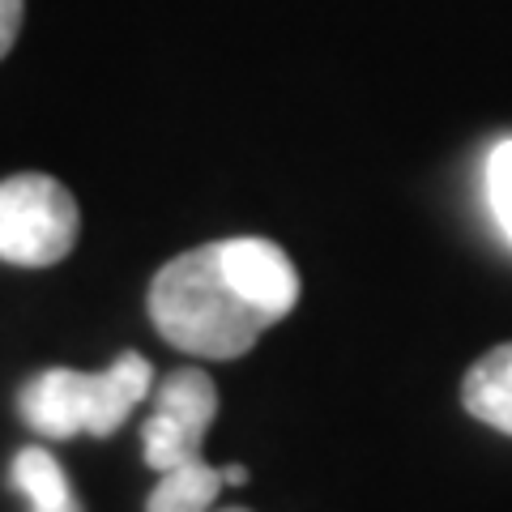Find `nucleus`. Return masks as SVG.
<instances>
[{
	"label": "nucleus",
	"mask_w": 512,
	"mask_h": 512,
	"mask_svg": "<svg viewBox=\"0 0 512 512\" xmlns=\"http://www.w3.org/2000/svg\"><path fill=\"white\" fill-rule=\"evenodd\" d=\"M82 231L73 192L43 171L0 180V261L22 269H47L64 261Z\"/></svg>",
	"instance_id": "obj_3"
},
{
	"label": "nucleus",
	"mask_w": 512,
	"mask_h": 512,
	"mask_svg": "<svg viewBox=\"0 0 512 512\" xmlns=\"http://www.w3.org/2000/svg\"><path fill=\"white\" fill-rule=\"evenodd\" d=\"M218 414V389L201 367H180L171 372L154 393V410L141 427V448H146V466L167 474L184 461L201 457L205 431Z\"/></svg>",
	"instance_id": "obj_4"
},
{
	"label": "nucleus",
	"mask_w": 512,
	"mask_h": 512,
	"mask_svg": "<svg viewBox=\"0 0 512 512\" xmlns=\"http://www.w3.org/2000/svg\"><path fill=\"white\" fill-rule=\"evenodd\" d=\"M150 320L171 346L201 359H239L274 325L235 282L218 244L175 256L150 282Z\"/></svg>",
	"instance_id": "obj_1"
},
{
	"label": "nucleus",
	"mask_w": 512,
	"mask_h": 512,
	"mask_svg": "<svg viewBox=\"0 0 512 512\" xmlns=\"http://www.w3.org/2000/svg\"><path fill=\"white\" fill-rule=\"evenodd\" d=\"M150 384H154V367L128 350L103 372H73V367L39 372L22 389L18 410L47 440L111 436L150 397Z\"/></svg>",
	"instance_id": "obj_2"
},
{
	"label": "nucleus",
	"mask_w": 512,
	"mask_h": 512,
	"mask_svg": "<svg viewBox=\"0 0 512 512\" xmlns=\"http://www.w3.org/2000/svg\"><path fill=\"white\" fill-rule=\"evenodd\" d=\"M222 483H227V487L248 483V470H244V466H222Z\"/></svg>",
	"instance_id": "obj_10"
},
{
	"label": "nucleus",
	"mask_w": 512,
	"mask_h": 512,
	"mask_svg": "<svg viewBox=\"0 0 512 512\" xmlns=\"http://www.w3.org/2000/svg\"><path fill=\"white\" fill-rule=\"evenodd\" d=\"M22 13H26L22 0H0V56H9V47L18 43Z\"/></svg>",
	"instance_id": "obj_9"
},
{
	"label": "nucleus",
	"mask_w": 512,
	"mask_h": 512,
	"mask_svg": "<svg viewBox=\"0 0 512 512\" xmlns=\"http://www.w3.org/2000/svg\"><path fill=\"white\" fill-rule=\"evenodd\" d=\"M30 512H56V508H30Z\"/></svg>",
	"instance_id": "obj_11"
},
{
	"label": "nucleus",
	"mask_w": 512,
	"mask_h": 512,
	"mask_svg": "<svg viewBox=\"0 0 512 512\" xmlns=\"http://www.w3.org/2000/svg\"><path fill=\"white\" fill-rule=\"evenodd\" d=\"M222 512H248V508H222Z\"/></svg>",
	"instance_id": "obj_12"
},
{
	"label": "nucleus",
	"mask_w": 512,
	"mask_h": 512,
	"mask_svg": "<svg viewBox=\"0 0 512 512\" xmlns=\"http://www.w3.org/2000/svg\"><path fill=\"white\" fill-rule=\"evenodd\" d=\"M461 402L478 423L512 436V342L487 350L461 384Z\"/></svg>",
	"instance_id": "obj_6"
},
{
	"label": "nucleus",
	"mask_w": 512,
	"mask_h": 512,
	"mask_svg": "<svg viewBox=\"0 0 512 512\" xmlns=\"http://www.w3.org/2000/svg\"><path fill=\"white\" fill-rule=\"evenodd\" d=\"M487 201H491V214L500 222V231L512 244V137L500 141L487 158Z\"/></svg>",
	"instance_id": "obj_8"
},
{
	"label": "nucleus",
	"mask_w": 512,
	"mask_h": 512,
	"mask_svg": "<svg viewBox=\"0 0 512 512\" xmlns=\"http://www.w3.org/2000/svg\"><path fill=\"white\" fill-rule=\"evenodd\" d=\"M222 252H227V265H231L235 282L244 286V295L274 320V325L299 303V274H295L291 256L278 244L248 235V239H222Z\"/></svg>",
	"instance_id": "obj_5"
},
{
	"label": "nucleus",
	"mask_w": 512,
	"mask_h": 512,
	"mask_svg": "<svg viewBox=\"0 0 512 512\" xmlns=\"http://www.w3.org/2000/svg\"><path fill=\"white\" fill-rule=\"evenodd\" d=\"M222 483V470H214L210 461L192 457L184 466H175L167 474H158V487L150 491L146 512H210Z\"/></svg>",
	"instance_id": "obj_7"
}]
</instances>
